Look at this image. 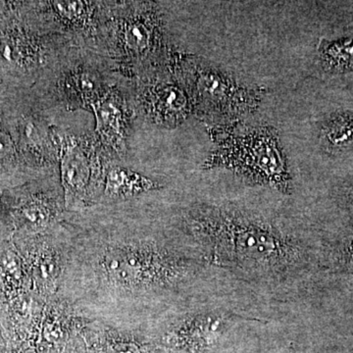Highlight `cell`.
<instances>
[{
  "instance_id": "obj_1",
  "label": "cell",
  "mask_w": 353,
  "mask_h": 353,
  "mask_svg": "<svg viewBox=\"0 0 353 353\" xmlns=\"http://www.w3.org/2000/svg\"><path fill=\"white\" fill-rule=\"evenodd\" d=\"M190 227L205 259L222 268L277 277L297 268L301 241L275 221L234 205H206L190 214Z\"/></svg>"
},
{
  "instance_id": "obj_8",
  "label": "cell",
  "mask_w": 353,
  "mask_h": 353,
  "mask_svg": "<svg viewBox=\"0 0 353 353\" xmlns=\"http://www.w3.org/2000/svg\"><path fill=\"white\" fill-rule=\"evenodd\" d=\"M97 117V130L101 138L108 141L116 150L122 146V112L112 97H106L94 106Z\"/></svg>"
},
{
  "instance_id": "obj_11",
  "label": "cell",
  "mask_w": 353,
  "mask_h": 353,
  "mask_svg": "<svg viewBox=\"0 0 353 353\" xmlns=\"http://www.w3.org/2000/svg\"><path fill=\"white\" fill-rule=\"evenodd\" d=\"M323 66L328 71L347 72L353 68V39L320 41L318 46Z\"/></svg>"
},
{
  "instance_id": "obj_4",
  "label": "cell",
  "mask_w": 353,
  "mask_h": 353,
  "mask_svg": "<svg viewBox=\"0 0 353 353\" xmlns=\"http://www.w3.org/2000/svg\"><path fill=\"white\" fill-rule=\"evenodd\" d=\"M104 268L125 284L148 283L166 285L183 275L185 265L164 250L145 248L137 252H111L104 259Z\"/></svg>"
},
{
  "instance_id": "obj_9",
  "label": "cell",
  "mask_w": 353,
  "mask_h": 353,
  "mask_svg": "<svg viewBox=\"0 0 353 353\" xmlns=\"http://www.w3.org/2000/svg\"><path fill=\"white\" fill-rule=\"evenodd\" d=\"M159 189L150 179L124 168H114L106 179V194L110 196L127 197Z\"/></svg>"
},
{
  "instance_id": "obj_12",
  "label": "cell",
  "mask_w": 353,
  "mask_h": 353,
  "mask_svg": "<svg viewBox=\"0 0 353 353\" xmlns=\"http://www.w3.org/2000/svg\"><path fill=\"white\" fill-rule=\"evenodd\" d=\"M152 38V30L143 23H134L127 28L125 41L132 51L141 52L148 50Z\"/></svg>"
},
{
  "instance_id": "obj_6",
  "label": "cell",
  "mask_w": 353,
  "mask_h": 353,
  "mask_svg": "<svg viewBox=\"0 0 353 353\" xmlns=\"http://www.w3.org/2000/svg\"><path fill=\"white\" fill-rule=\"evenodd\" d=\"M152 110L155 119L164 125H175L190 111L187 95L174 85H159L153 90Z\"/></svg>"
},
{
  "instance_id": "obj_10",
  "label": "cell",
  "mask_w": 353,
  "mask_h": 353,
  "mask_svg": "<svg viewBox=\"0 0 353 353\" xmlns=\"http://www.w3.org/2000/svg\"><path fill=\"white\" fill-rule=\"evenodd\" d=\"M62 181L68 194H77L85 188L88 178L87 159L80 148L68 146L62 158Z\"/></svg>"
},
{
  "instance_id": "obj_2",
  "label": "cell",
  "mask_w": 353,
  "mask_h": 353,
  "mask_svg": "<svg viewBox=\"0 0 353 353\" xmlns=\"http://www.w3.org/2000/svg\"><path fill=\"white\" fill-rule=\"evenodd\" d=\"M216 143L203 164L205 170H227L246 183L290 194L292 176L277 129L270 125L215 128Z\"/></svg>"
},
{
  "instance_id": "obj_3",
  "label": "cell",
  "mask_w": 353,
  "mask_h": 353,
  "mask_svg": "<svg viewBox=\"0 0 353 353\" xmlns=\"http://www.w3.org/2000/svg\"><path fill=\"white\" fill-rule=\"evenodd\" d=\"M192 92L197 112L217 126L231 125L256 112L266 88L239 80L212 64L194 65Z\"/></svg>"
},
{
  "instance_id": "obj_13",
  "label": "cell",
  "mask_w": 353,
  "mask_h": 353,
  "mask_svg": "<svg viewBox=\"0 0 353 353\" xmlns=\"http://www.w3.org/2000/svg\"><path fill=\"white\" fill-rule=\"evenodd\" d=\"M24 214L28 222L34 226H43L50 219V211L41 203H32L24 209Z\"/></svg>"
},
{
  "instance_id": "obj_5",
  "label": "cell",
  "mask_w": 353,
  "mask_h": 353,
  "mask_svg": "<svg viewBox=\"0 0 353 353\" xmlns=\"http://www.w3.org/2000/svg\"><path fill=\"white\" fill-rule=\"evenodd\" d=\"M228 317L217 312L188 317L174 330L170 339L176 345L202 350L219 343L228 329Z\"/></svg>"
},
{
  "instance_id": "obj_15",
  "label": "cell",
  "mask_w": 353,
  "mask_h": 353,
  "mask_svg": "<svg viewBox=\"0 0 353 353\" xmlns=\"http://www.w3.org/2000/svg\"><path fill=\"white\" fill-rule=\"evenodd\" d=\"M114 353H139L138 348L132 345H121L116 347Z\"/></svg>"
},
{
  "instance_id": "obj_14",
  "label": "cell",
  "mask_w": 353,
  "mask_h": 353,
  "mask_svg": "<svg viewBox=\"0 0 353 353\" xmlns=\"http://www.w3.org/2000/svg\"><path fill=\"white\" fill-rule=\"evenodd\" d=\"M54 4L60 12L69 17L81 12L83 7L82 2L59 1Z\"/></svg>"
},
{
  "instance_id": "obj_7",
  "label": "cell",
  "mask_w": 353,
  "mask_h": 353,
  "mask_svg": "<svg viewBox=\"0 0 353 353\" xmlns=\"http://www.w3.org/2000/svg\"><path fill=\"white\" fill-rule=\"evenodd\" d=\"M319 139L327 152L338 153L352 148V114L336 112L327 118L320 128Z\"/></svg>"
},
{
  "instance_id": "obj_16",
  "label": "cell",
  "mask_w": 353,
  "mask_h": 353,
  "mask_svg": "<svg viewBox=\"0 0 353 353\" xmlns=\"http://www.w3.org/2000/svg\"><path fill=\"white\" fill-rule=\"evenodd\" d=\"M345 254H347L345 260H347L348 267L353 270V239L350 240V243H348Z\"/></svg>"
}]
</instances>
